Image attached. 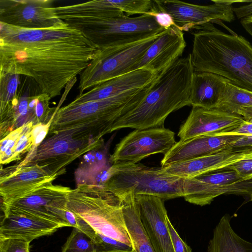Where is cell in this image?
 Returning <instances> with one entry per match:
<instances>
[{"label":"cell","instance_id":"cell-1","mask_svg":"<svg viewBox=\"0 0 252 252\" xmlns=\"http://www.w3.org/2000/svg\"><path fill=\"white\" fill-rule=\"evenodd\" d=\"M99 50L80 32L64 38L0 43V72L31 78L52 99L76 79Z\"/></svg>","mask_w":252,"mask_h":252},{"label":"cell","instance_id":"cell-2","mask_svg":"<svg viewBox=\"0 0 252 252\" xmlns=\"http://www.w3.org/2000/svg\"><path fill=\"white\" fill-rule=\"evenodd\" d=\"M193 72L190 54L178 59L158 75L142 98L122 112L111 132L124 128L162 127L170 113L190 105Z\"/></svg>","mask_w":252,"mask_h":252},{"label":"cell","instance_id":"cell-3","mask_svg":"<svg viewBox=\"0 0 252 252\" xmlns=\"http://www.w3.org/2000/svg\"><path fill=\"white\" fill-rule=\"evenodd\" d=\"M190 60L194 71L223 77L252 92V45L244 37L229 34L211 23L196 28Z\"/></svg>","mask_w":252,"mask_h":252},{"label":"cell","instance_id":"cell-4","mask_svg":"<svg viewBox=\"0 0 252 252\" xmlns=\"http://www.w3.org/2000/svg\"><path fill=\"white\" fill-rule=\"evenodd\" d=\"M150 84L110 98L76 105L68 104L59 108L48 134L71 130L81 135L102 138L111 132L113 124L124 110L145 95Z\"/></svg>","mask_w":252,"mask_h":252},{"label":"cell","instance_id":"cell-5","mask_svg":"<svg viewBox=\"0 0 252 252\" xmlns=\"http://www.w3.org/2000/svg\"><path fill=\"white\" fill-rule=\"evenodd\" d=\"M67 208L83 219L96 232L132 246L122 200L103 187L77 185L69 193Z\"/></svg>","mask_w":252,"mask_h":252},{"label":"cell","instance_id":"cell-6","mask_svg":"<svg viewBox=\"0 0 252 252\" xmlns=\"http://www.w3.org/2000/svg\"><path fill=\"white\" fill-rule=\"evenodd\" d=\"M81 32L100 49L133 44L156 35L165 30L154 16L145 14L136 17L67 19L63 21Z\"/></svg>","mask_w":252,"mask_h":252},{"label":"cell","instance_id":"cell-7","mask_svg":"<svg viewBox=\"0 0 252 252\" xmlns=\"http://www.w3.org/2000/svg\"><path fill=\"white\" fill-rule=\"evenodd\" d=\"M185 178L166 172L162 167L141 163L112 164L103 186L118 197L128 192L155 196L163 200L183 197Z\"/></svg>","mask_w":252,"mask_h":252},{"label":"cell","instance_id":"cell-8","mask_svg":"<svg viewBox=\"0 0 252 252\" xmlns=\"http://www.w3.org/2000/svg\"><path fill=\"white\" fill-rule=\"evenodd\" d=\"M102 138L82 135L70 130L59 131L46 138L36 148H32L18 164L23 166L37 164L52 174L65 172V167L80 156L100 149Z\"/></svg>","mask_w":252,"mask_h":252},{"label":"cell","instance_id":"cell-9","mask_svg":"<svg viewBox=\"0 0 252 252\" xmlns=\"http://www.w3.org/2000/svg\"><path fill=\"white\" fill-rule=\"evenodd\" d=\"M159 34L131 44L100 49L80 74L78 95L109 80L130 72Z\"/></svg>","mask_w":252,"mask_h":252},{"label":"cell","instance_id":"cell-10","mask_svg":"<svg viewBox=\"0 0 252 252\" xmlns=\"http://www.w3.org/2000/svg\"><path fill=\"white\" fill-rule=\"evenodd\" d=\"M176 142L175 133L163 126L136 129L116 145L109 160L112 164L136 163L154 154L164 155Z\"/></svg>","mask_w":252,"mask_h":252},{"label":"cell","instance_id":"cell-11","mask_svg":"<svg viewBox=\"0 0 252 252\" xmlns=\"http://www.w3.org/2000/svg\"><path fill=\"white\" fill-rule=\"evenodd\" d=\"M158 10L169 14L181 31L196 29L201 25L234 20L233 2L244 1L212 0L214 4L201 5L179 0H154Z\"/></svg>","mask_w":252,"mask_h":252},{"label":"cell","instance_id":"cell-12","mask_svg":"<svg viewBox=\"0 0 252 252\" xmlns=\"http://www.w3.org/2000/svg\"><path fill=\"white\" fill-rule=\"evenodd\" d=\"M54 2L53 0H0V22L27 29L65 25L55 14Z\"/></svg>","mask_w":252,"mask_h":252},{"label":"cell","instance_id":"cell-13","mask_svg":"<svg viewBox=\"0 0 252 252\" xmlns=\"http://www.w3.org/2000/svg\"><path fill=\"white\" fill-rule=\"evenodd\" d=\"M53 182L47 183L32 192L12 201L2 203L1 208L21 210L68 226L64 214L67 209L71 189Z\"/></svg>","mask_w":252,"mask_h":252},{"label":"cell","instance_id":"cell-14","mask_svg":"<svg viewBox=\"0 0 252 252\" xmlns=\"http://www.w3.org/2000/svg\"><path fill=\"white\" fill-rule=\"evenodd\" d=\"M58 176L37 164L14 165L1 168L0 194L2 203L20 198L39 187L53 182Z\"/></svg>","mask_w":252,"mask_h":252},{"label":"cell","instance_id":"cell-15","mask_svg":"<svg viewBox=\"0 0 252 252\" xmlns=\"http://www.w3.org/2000/svg\"><path fill=\"white\" fill-rule=\"evenodd\" d=\"M142 224L155 252H174L165 217L164 200L153 195H134Z\"/></svg>","mask_w":252,"mask_h":252},{"label":"cell","instance_id":"cell-16","mask_svg":"<svg viewBox=\"0 0 252 252\" xmlns=\"http://www.w3.org/2000/svg\"><path fill=\"white\" fill-rule=\"evenodd\" d=\"M186 46L184 33L172 26L161 32L130 72L144 69L158 74L182 56Z\"/></svg>","mask_w":252,"mask_h":252},{"label":"cell","instance_id":"cell-17","mask_svg":"<svg viewBox=\"0 0 252 252\" xmlns=\"http://www.w3.org/2000/svg\"><path fill=\"white\" fill-rule=\"evenodd\" d=\"M245 120L241 116L217 108L205 109L192 107L186 119L181 126L178 136L180 141L231 130Z\"/></svg>","mask_w":252,"mask_h":252},{"label":"cell","instance_id":"cell-18","mask_svg":"<svg viewBox=\"0 0 252 252\" xmlns=\"http://www.w3.org/2000/svg\"><path fill=\"white\" fill-rule=\"evenodd\" d=\"M4 216L0 226V238H17L31 242L40 237L51 234L61 224L24 211L1 208Z\"/></svg>","mask_w":252,"mask_h":252},{"label":"cell","instance_id":"cell-19","mask_svg":"<svg viewBox=\"0 0 252 252\" xmlns=\"http://www.w3.org/2000/svg\"><path fill=\"white\" fill-rule=\"evenodd\" d=\"M241 137L208 134L179 140L164 155L161 166L211 155L227 148Z\"/></svg>","mask_w":252,"mask_h":252},{"label":"cell","instance_id":"cell-20","mask_svg":"<svg viewBox=\"0 0 252 252\" xmlns=\"http://www.w3.org/2000/svg\"><path fill=\"white\" fill-rule=\"evenodd\" d=\"M252 157V150L231 151L225 149L208 156L173 163L162 167L169 174L189 178L224 170L243 159Z\"/></svg>","mask_w":252,"mask_h":252},{"label":"cell","instance_id":"cell-21","mask_svg":"<svg viewBox=\"0 0 252 252\" xmlns=\"http://www.w3.org/2000/svg\"><path fill=\"white\" fill-rule=\"evenodd\" d=\"M158 74L141 69L135 70L100 84L87 92L78 95L70 105L110 98L126 91L144 87L150 84Z\"/></svg>","mask_w":252,"mask_h":252},{"label":"cell","instance_id":"cell-22","mask_svg":"<svg viewBox=\"0 0 252 252\" xmlns=\"http://www.w3.org/2000/svg\"><path fill=\"white\" fill-rule=\"evenodd\" d=\"M228 82L223 77L212 73L194 71L190 83V105L215 108Z\"/></svg>","mask_w":252,"mask_h":252},{"label":"cell","instance_id":"cell-23","mask_svg":"<svg viewBox=\"0 0 252 252\" xmlns=\"http://www.w3.org/2000/svg\"><path fill=\"white\" fill-rule=\"evenodd\" d=\"M241 181L244 180L235 171L228 169L185 178L183 181V197L186 201L190 203L204 206L205 197L211 189Z\"/></svg>","mask_w":252,"mask_h":252},{"label":"cell","instance_id":"cell-24","mask_svg":"<svg viewBox=\"0 0 252 252\" xmlns=\"http://www.w3.org/2000/svg\"><path fill=\"white\" fill-rule=\"evenodd\" d=\"M79 32L66 24L45 29H27L0 22V43H28L48 39L64 38Z\"/></svg>","mask_w":252,"mask_h":252},{"label":"cell","instance_id":"cell-25","mask_svg":"<svg viewBox=\"0 0 252 252\" xmlns=\"http://www.w3.org/2000/svg\"><path fill=\"white\" fill-rule=\"evenodd\" d=\"M122 200L124 220L134 252H155L142 224L131 192L123 194Z\"/></svg>","mask_w":252,"mask_h":252},{"label":"cell","instance_id":"cell-26","mask_svg":"<svg viewBox=\"0 0 252 252\" xmlns=\"http://www.w3.org/2000/svg\"><path fill=\"white\" fill-rule=\"evenodd\" d=\"M207 252H252V243L236 234L230 225L229 215L226 214L214 229Z\"/></svg>","mask_w":252,"mask_h":252},{"label":"cell","instance_id":"cell-27","mask_svg":"<svg viewBox=\"0 0 252 252\" xmlns=\"http://www.w3.org/2000/svg\"><path fill=\"white\" fill-rule=\"evenodd\" d=\"M32 123L18 127L0 139V162L5 164L20 160L33 147L31 130Z\"/></svg>","mask_w":252,"mask_h":252},{"label":"cell","instance_id":"cell-28","mask_svg":"<svg viewBox=\"0 0 252 252\" xmlns=\"http://www.w3.org/2000/svg\"><path fill=\"white\" fill-rule=\"evenodd\" d=\"M252 107V92L226 83L215 108L237 115L242 109Z\"/></svg>","mask_w":252,"mask_h":252},{"label":"cell","instance_id":"cell-29","mask_svg":"<svg viewBox=\"0 0 252 252\" xmlns=\"http://www.w3.org/2000/svg\"><path fill=\"white\" fill-rule=\"evenodd\" d=\"M62 252H95L92 239L79 229L74 228Z\"/></svg>","mask_w":252,"mask_h":252},{"label":"cell","instance_id":"cell-30","mask_svg":"<svg viewBox=\"0 0 252 252\" xmlns=\"http://www.w3.org/2000/svg\"><path fill=\"white\" fill-rule=\"evenodd\" d=\"M20 84V75L0 72V107L14 98Z\"/></svg>","mask_w":252,"mask_h":252},{"label":"cell","instance_id":"cell-31","mask_svg":"<svg viewBox=\"0 0 252 252\" xmlns=\"http://www.w3.org/2000/svg\"><path fill=\"white\" fill-rule=\"evenodd\" d=\"M93 241L95 245V252H131L133 251L132 246L96 232Z\"/></svg>","mask_w":252,"mask_h":252},{"label":"cell","instance_id":"cell-32","mask_svg":"<svg viewBox=\"0 0 252 252\" xmlns=\"http://www.w3.org/2000/svg\"><path fill=\"white\" fill-rule=\"evenodd\" d=\"M30 242L17 238H0V252H29Z\"/></svg>","mask_w":252,"mask_h":252},{"label":"cell","instance_id":"cell-33","mask_svg":"<svg viewBox=\"0 0 252 252\" xmlns=\"http://www.w3.org/2000/svg\"><path fill=\"white\" fill-rule=\"evenodd\" d=\"M225 169L235 171L242 180L252 179V157L248 158L235 162Z\"/></svg>","mask_w":252,"mask_h":252},{"label":"cell","instance_id":"cell-34","mask_svg":"<svg viewBox=\"0 0 252 252\" xmlns=\"http://www.w3.org/2000/svg\"><path fill=\"white\" fill-rule=\"evenodd\" d=\"M53 119L46 124L39 123L33 126L31 135L33 143L32 148L36 149L45 139L49 133Z\"/></svg>","mask_w":252,"mask_h":252},{"label":"cell","instance_id":"cell-35","mask_svg":"<svg viewBox=\"0 0 252 252\" xmlns=\"http://www.w3.org/2000/svg\"><path fill=\"white\" fill-rule=\"evenodd\" d=\"M174 252H192V250L180 237L173 227L168 215L165 217Z\"/></svg>","mask_w":252,"mask_h":252},{"label":"cell","instance_id":"cell-36","mask_svg":"<svg viewBox=\"0 0 252 252\" xmlns=\"http://www.w3.org/2000/svg\"><path fill=\"white\" fill-rule=\"evenodd\" d=\"M146 14L154 16L157 23L164 30H167L172 26L176 27L172 17L168 13L158 10L155 3L152 9Z\"/></svg>","mask_w":252,"mask_h":252},{"label":"cell","instance_id":"cell-37","mask_svg":"<svg viewBox=\"0 0 252 252\" xmlns=\"http://www.w3.org/2000/svg\"><path fill=\"white\" fill-rule=\"evenodd\" d=\"M226 149L231 151L252 150V136H242Z\"/></svg>","mask_w":252,"mask_h":252},{"label":"cell","instance_id":"cell-38","mask_svg":"<svg viewBox=\"0 0 252 252\" xmlns=\"http://www.w3.org/2000/svg\"><path fill=\"white\" fill-rule=\"evenodd\" d=\"M64 218L68 226L78 228V220L76 215L68 208L64 212Z\"/></svg>","mask_w":252,"mask_h":252},{"label":"cell","instance_id":"cell-39","mask_svg":"<svg viewBox=\"0 0 252 252\" xmlns=\"http://www.w3.org/2000/svg\"><path fill=\"white\" fill-rule=\"evenodd\" d=\"M233 11L238 18L250 16V15L252 13V1L250 4L244 5L238 8H233Z\"/></svg>","mask_w":252,"mask_h":252},{"label":"cell","instance_id":"cell-40","mask_svg":"<svg viewBox=\"0 0 252 252\" xmlns=\"http://www.w3.org/2000/svg\"><path fill=\"white\" fill-rule=\"evenodd\" d=\"M241 24L246 32L252 36V16L243 18L241 20Z\"/></svg>","mask_w":252,"mask_h":252},{"label":"cell","instance_id":"cell-41","mask_svg":"<svg viewBox=\"0 0 252 252\" xmlns=\"http://www.w3.org/2000/svg\"><path fill=\"white\" fill-rule=\"evenodd\" d=\"M250 200H251V201H252V198H251V199H250Z\"/></svg>","mask_w":252,"mask_h":252},{"label":"cell","instance_id":"cell-42","mask_svg":"<svg viewBox=\"0 0 252 252\" xmlns=\"http://www.w3.org/2000/svg\"><path fill=\"white\" fill-rule=\"evenodd\" d=\"M134 252V250L132 252Z\"/></svg>","mask_w":252,"mask_h":252}]
</instances>
